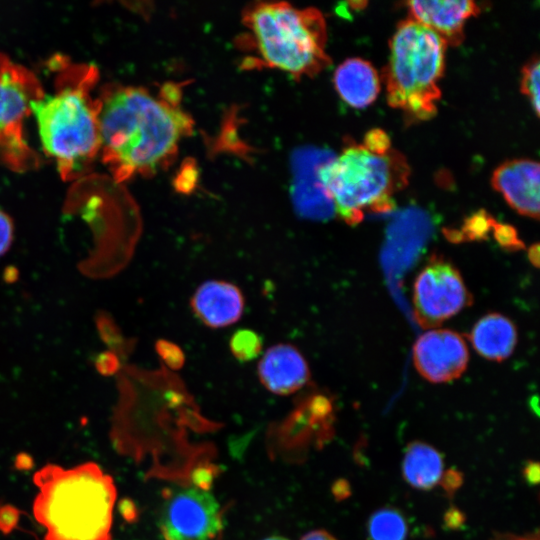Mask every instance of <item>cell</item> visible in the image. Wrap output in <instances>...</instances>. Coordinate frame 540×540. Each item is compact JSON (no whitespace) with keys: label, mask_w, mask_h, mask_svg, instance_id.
Returning <instances> with one entry per match:
<instances>
[{"label":"cell","mask_w":540,"mask_h":540,"mask_svg":"<svg viewBox=\"0 0 540 540\" xmlns=\"http://www.w3.org/2000/svg\"><path fill=\"white\" fill-rule=\"evenodd\" d=\"M367 532L371 540H406L408 524L401 511L388 506L370 516Z\"/></svg>","instance_id":"cell-18"},{"label":"cell","mask_w":540,"mask_h":540,"mask_svg":"<svg viewBox=\"0 0 540 540\" xmlns=\"http://www.w3.org/2000/svg\"><path fill=\"white\" fill-rule=\"evenodd\" d=\"M262 385L277 395H289L303 388L310 370L303 354L294 346L280 343L271 346L258 363Z\"/></svg>","instance_id":"cell-13"},{"label":"cell","mask_w":540,"mask_h":540,"mask_svg":"<svg viewBox=\"0 0 540 540\" xmlns=\"http://www.w3.org/2000/svg\"><path fill=\"white\" fill-rule=\"evenodd\" d=\"M14 226L12 219L0 210V257L10 248L13 241Z\"/></svg>","instance_id":"cell-26"},{"label":"cell","mask_w":540,"mask_h":540,"mask_svg":"<svg viewBox=\"0 0 540 540\" xmlns=\"http://www.w3.org/2000/svg\"><path fill=\"white\" fill-rule=\"evenodd\" d=\"M190 305L205 326L217 329L236 323L242 317L245 301L242 291L235 284L208 280L197 287Z\"/></svg>","instance_id":"cell-14"},{"label":"cell","mask_w":540,"mask_h":540,"mask_svg":"<svg viewBox=\"0 0 540 540\" xmlns=\"http://www.w3.org/2000/svg\"><path fill=\"white\" fill-rule=\"evenodd\" d=\"M96 326L101 339L108 345L109 351L115 353L121 361H124L132 353L136 341L124 337L109 314L99 312L96 317Z\"/></svg>","instance_id":"cell-19"},{"label":"cell","mask_w":540,"mask_h":540,"mask_svg":"<svg viewBox=\"0 0 540 540\" xmlns=\"http://www.w3.org/2000/svg\"><path fill=\"white\" fill-rule=\"evenodd\" d=\"M495 220L481 210L467 218L462 229L450 232L452 240H482L493 229Z\"/></svg>","instance_id":"cell-21"},{"label":"cell","mask_w":540,"mask_h":540,"mask_svg":"<svg viewBox=\"0 0 540 540\" xmlns=\"http://www.w3.org/2000/svg\"><path fill=\"white\" fill-rule=\"evenodd\" d=\"M161 530L165 540H219L221 506L204 488L180 489L164 504Z\"/></svg>","instance_id":"cell-8"},{"label":"cell","mask_w":540,"mask_h":540,"mask_svg":"<svg viewBox=\"0 0 540 540\" xmlns=\"http://www.w3.org/2000/svg\"><path fill=\"white\" fill-rule=\"evenodd\" d=\"M492 540H539V533L515 535L511 533H494Z\"/></svg>","instance_id":"cell-30"},{"label":"cell","mask_w":540,"mask_h":540,"mask_svg":"<svg viewBox=\"0 0 540 540\" xmlns=\"http://www.w3.org/2000/svg\"><path fill=\"white\" fill-rule=\"evenodd\" d=\"M464 516L457 508H451L444 517L445 525L449 528H458L464 522Z\"/></svg>","instance_id":"cell-29"},{"label":"cell","mask_w":540,"mask_h":540,"mask_svg":"<svg viewBox=\"0 0 540 540\" xmlns=\"http://www.w3.org/2000/svg\"><path fill=\"white\" fill-rule=\"evenodd\" d=\"M95 77L91 66L79 81L30 103L42 145L66 179L83 171L100 151L101 101L90 95Z\"/></svg>","instance_id":"cell-5"},{"label":"cell","mask_w":540,"mask_h":540,"mask_svg":"<svg viewBox=\"0 0 540 540\" xmlns=\"http://www.w3.org/2000/svg\"><path fill=\"white\" fill-rule=\"evenodd\" d=\"M524 478L531 484H537L539 481V464L529 461L524 467Z\"/></svg>","instance_id":"cell-31"},{"label":"cell","mask_w":540,"mask_h":540,"mask_svg":"<svg viewBox=\"0 0 540 540\" xmlns=\"http://www.w3.org/2000/svg\"><path fill=\"white\" fill-rule=\"evenodd\" d=\"M120 358L112 351L99 354L95 361L98 372L104 376L117 375L123 366Z\"/></svg>","instance_id":"cell-25"},{"label":"cell","mask_w":540,"mask_h":540,"mask_svg":"<svg viewBox=\"0 0 540 540\" xmlns=\"http://www.w3.org/2000/svg\"><path fill=\"white\" fill-rule=\"evenodd\" d=\"M540 166L530 159L502 163L492 175V186L511 208L533 219L539 218Z\"/></svg>","instance_id":"cell-11"},{"label":"cell","mask_w":540,"mask_h":540,"mask_svg":"<svg viewBox=\"0 0 540 540\" xmlns=\"http://www.w3.org/2000/svg\"><path fill=\"white\" fill-rule=\"evenodd\" d=\"M43 95L32 72L0 56V140L7 142L12 158L28 155L22 121L30 111V103Z\"/></svg>","instance_id":"cell-9"},{"label":"cell","mask_w":540,"mask_h":540,"mask_svg":"<svg viewBox=\"0 0 540 540\" xmlns=\"http://www.w3.org/2000/svg\"><path fill=\"white\" fill-rule=\"evenodd\" d=\"M335 88L350 106L364 108L375 101L380 92V78L373 65L361 58H349L335 70Z\"/></svg>","instance_id":"cell-15"},{"label":"cell","mask_w":540,"mask_h":540,"mask_svg":"<svg viewBox=\"0 0 540 540\" xmlns=\"http://www.w3.org/2000/svg\"><path fill=\"white\" fill-rule=\"evenodd\" d=\"M540 63L538 57L527 62L522 69L521 92L527 96L534 112L539 116Z\"/></svg>","instance_id":"cell-22"},{"label":"cell","mask_w":540,"mask_h":540,"mask_svg":"<svg viewBox=\"0 0 540 540\" xmlns=\"http://www.w3.org/2000/svg\"><path fill=\"white\" fill-rule=\"evenodd\" d=\"M389 48L382 72L388 104L410 122L431 119L441 98L438 83L445 70L446 42L409 17L398 23Z\"/></svg>","instance_id":"cell-6"},{"label":"cell","mask_w":540,"mask_h":540,"mask_svg":"<svg viewBox=\"0 0 540 540\" xmlns=\"http://www.w3.org/2000/svg\"><path fill=\"white\" fill-rule=\"evenodd\" d=\"M409 174L403 154L393 148L375 151L363 143H348L317 170L334 212L349 225L360 223L367 213L392 210L393 196L408 184Z\"/></svg>","instance_id":"cell-4"},{"label":"cell","mask_w":540,"mask_h":540,"mask_svg":"<svg viewBox=\"0 0 540 540\" xmlns=\"http://www.w3.org/2000/svg\"><path fill=\"white\" fill-rule=\"evenodd\" d=\"M242 41L253 56L250 68L277 69L295 79L313 77L331 64L326 52L327 29L316 8L286 2H259L244 10Z\"/></svg>","instance_id":"cell-3"},{"label":"cell","mask_w":540,"mask_h":540,"mask_svg":"<svg viewBox=\"0 0 540 540\" xmlns=\"http://www.w3.org/2000/svg\"><path fill=\"white\" fill-rule=\"evenodd\" d=\"M444 461L441 453L433 446L414 441L404 452L402 472L405 481L413 488L430 490L440 483Z\"/></svg>","instance_id":"cell-17"},{"label":"cell","mask_w":540,"mask_h":540,"mask_svg":"<svg viewBox=\"0 0 540 540\" xmlns=\"http://www.w3.org/2000/svg\"><path fill=\"white\" fill-rule=\"evenodd\" d=\"M469 353L460 334L448 329H431L413 346V363L419 374L431 383L459 378L467 368Z\"/></svg>","instance_id":"cell-10"},{"label":"cell","mask_w":540,"mask_h":540,"mask_svg":"<svg viewBox=\"0 0 540 540\" xmlns=\"http://www.w3.org/2000/svg\"><path fill=\"white\" fill-rule=\"evenodd\" d=\"M155 349L158 356L168 370H180L185 363V354L176 343L167 339H159L155 343Z\"/></svg>","instance_id":"cell-23"},{"label":"cell","mask_w":540,"mask_h":540,"mask_svg":"<svg viewBox=\"0 0 540 540\" xmlns=\"http://www.w3.org/2000/svg\"><path fill=\"white\" fill-rule=\"evenodd\" d=\"M19 511L11 505L0 506V530L9 533L18 523Z\"/></svg>","instance_id":"cell-27"},{"label":"cell","mask_w":540,"mask_h":540,"mask_svg":"<svg viewBox=\"0 0 540 540\" xmlns=\"http://www.w3.org/2000/svg\"><path fill=\"white\" fill-rule=\"evenodd\" d=\"M301 540H337L325 530H314L304 535Z\"/></svg>","instance_id":"cell-32"},{"label":"cell","mask_w":540,"mask_h":540,"mask_svg":"<svg viewBox=\"0 0 540 540\" xmlns=\"http://www.w3.org/2000/svg\"><path fill=\"white\" fill-rule=\"evenodd\" d=\"M33 481L38 487L33 514L45 528L44 540H111L117 491L99 465L47 464Z\"/></svg>","instance_id":"cell-2"},{"label":"cell","mask_w":540,"mask_h":540,"mask_svg":"<svg viewBox=\"0 0 540 540\" xmlns=\"http://www.w3.org/2000/svg\"><path fill=\"white\" fill-rule=\"evenodd\" d=\"M493 230L494 237L502 248L509 251H516L524 247V244L518 238L517 232L512 226L495 222Z\"/></svg>","instance_id":"cell-24"},{"label":"cell","mask_w":540,"mask_h":540,"mask_svg":"<svg viewBox=\"0 0 540 540\" xmlns=\"http://www.w3.org/2000/svg\"><path fill=\"white\" fill-rule=\"evenodd\" d=\"M463 482V477L461 472L450 469L443 473V476L440 481V485L448 496L453 495L458 488H460Z\"/></svg>","instance_id":"cell-28"},{"label":"cell","mask_w":540,"mask_h":540,"mask_svg":"<svg viewBox=\"0 0 540 540\" xmlns=\"http://www.w3.org/2000/svg\"><path fill=\"white\" fill-rule=\"evenodd\" d=\"M100 151L115 181L167 167L194 121L181 105L180 88L166 83L152 93L117 85L100 98Z\"/></svg>","instance_id":"cell-1"},{"label":"cell","mask_w":540,"mask_h":540,"mask_svg":"<svg viewBox=\"0 0 540 540\" xmlns=\"http://www.w3.org/2000/svg\"><path fill=\"white\" fill-rule=\"evenodd\" d=\"M265 540H288V539L284 537H280V536H272V537L266 538Z\"/></svg>","instance_id":"cell-34"},{"label":"cell","mask_w":540,"mask_h":540,"mask_svg":"<svg viewBox=\"0 0 540 540\" xmlns=\"http://www.w3.org/2000/svg\"><path fill=\"white\" fill-rule=\"evenodd\" d=\"M410 17L439 35L448 45L464 40V24L480 12L470 0H417L406 3Z\"/></svg>","instance_id":"cell-12"},{"label":"cell","mask_w":540,"mask_h":540,"mask_svg":"<svg viewBox=\"0 0 540 540\" xmlns=\"http://www.w3.org/2000/svg\"><path fill=\"white\" fill-rule=\"evenodd\" d=\"M229 348L236 360L249 362L261 354L263 341L256 331L242 328L232 334L229 340Z\"/></svg>","instance_id":"cell-20"},{"label":"cell","mask_w":540,"mask_h":540,"mask_svg":"<svg viewBox=\"0 0 540 540\" xmlns=\"http://www.w3.org/2000/svg\"><path fill=\"white\" fill-rule=\"evenodd\" d=\"M528 255H529V258H530L532 264L535 265V266H538V263H539V248H538L537 244L530 248V251H529Z\"/></svg>","instance_id":"cell-33"},{"label":"cell","mask_w":540,"mask_h":540,"mask_svg":"<svg viewBox=\"0 0 540 540\" xmlns=\"http://www.w3.org/2000/svg\"><path fill=\"white\" fill-rule=\"evenodd\" d=\"M469 339L482 357L500 362L513 353L517 343V329L506 316L489 313L473 326Z\"/></svg>","instance_id":"cell-16"},{"label":"cell","mask_w":540,"mask_h":540,"mask_svg":"<svg viewBox=\"0 0 540 540\" xmlns=\"http://www.w3.org/2000/svg\"><path fill=\"white\" fill-rule=\"evenodd\" d=\"M412 300L418 323L432 328L469 306L472 296L458 269L433 257L415 279Z\"/></svg>","instance_id":"cell-7"}]
</instances>
